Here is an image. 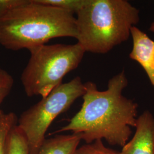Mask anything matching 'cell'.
<instances>
[{
	"mask_svg": "<svg viewBox=\"0 0 154 154\" xmlns=\"http://www.w3.org/2000/svg\"><path fill=\"white\" fill-rule=\"evenodd\" d=\"M6 154H30L28 140L18 125L13 127L8 134Z\"/></svg>",
	"mask_w": 154,
	"mask_h": 154,
	"instance_id": "9c48e42d",
	"label": "cell"
},
{
	"mask_svg": "<svg viewBox=\"0 0 154 154\" xmlns=\"http://www.w3.org/2000/svg\"><path fill=\"white\" fill-rule=\"evenodd\" d=\"M16 116L13 112L0 110V154H6V143L8 134L16 123Z\"/></svg>",
	"mask_w": 154,
	"mask_h": 154,
	"instance_id": "30bf717a",
	"label": "cell"
},
{
	"mask_svg": "<svg viewBox=\"0 0 154 154\" xmlns=\"http://www.w3.org/2000/svg\"><path fill=\"white\" fill-rule=\"evenodd\" d=\"M76 14L77 42L95 54L126 41L139 21V10L126 0H88Z\"/></svg>",
	"mask_w": 154,
	"mask_h": 154,
	"instance_id": "3957f363",
	"label": "cell"
},
{
	"mask_svg": "<svg viewBox=\"0 0 154 154\" xmlns=\"http://www.w3.org/2000/svg\"><path fill=\"white\" fill-rule=\"evenodd\" d=\"M149 30L152 32L154 33V22L151 25L150 28H149Z\"/></svg>",
	"mask_w": 154,
	"mask_h": 154,
	"instance_id": "9a60e30c",
	"label": "cell"
},
{
	"mask_svg": "<svg viewBox=\"0 0 154 154\" xmlns=\"http://www.w3.org/2000/svg\"><path fill=\"white\" fill-rule=\"evenodd\" d=\"M35 2L51 6L77 14L88 2V0H34Z\"/></svg>",
	"mask_w": 154,
	"mask_h": 154,
	"instance_id": "8fae6325",
	"label": "cell"
},
{
	"mask_svg": "<svg viewBox=\"0 0 154 154\" xmlns=\"http://www.w3.org/2000/svg\"><path fill=\"white\" fill-rule=\"evenodd\" d=\"M14 83L11 75L0 68V105L10 93Z\"/></svg>",
	"mask_w": 154,
	"mask_h": 154,
	"instance_id": "4fadbf2b",
	"label": "cell"
},
{
	"mask_svg": "<svg viewBox=\"0 0 154 154\" xmlns=\"http://www.w3.org/2000/svg\"><path fill=\"white\" fill-rule=\"evenodd\" d=\"M85 93L81 108L66 126L56 132L70 131L79 134L86 143L105 140L123 147L135 127L138 105L122 92L128 85L125 70L109 81L107 88L99 91L92 82L84 83Z\"/></svg>",
	"mask_w": 154,
	"mask_h": 154,
	"instance_id": "6da1fadb",
	"label": "cell"
},
{
	"mask_svg": "<svg viewBox=\"0 0 154 154\" xmlns=\"http://www.w3.org/2000/svg\"><path fill=\"white\" fill-rule=\"evenodd\" d=\"M81 140L80 135L74 133L45 139L38 154H74Z\"/></svg>",
	"mask_w": 154,
	"mask_h": 154,
	"instance_id": "ba28073f",
	"label": "cell"
},
{
	"mask_svg": "<svg viewBox=\"0 0 154 154\" xmlns=\"http://www.w3.org/2000/svg\"><path fill=\"white\" fill-rule=\"evenodd\" d=\"M30 57L21 75L29 97L48 96L62 83L63 77L77 69L86 51L75 44L41 45L29 50Z\"/></svg>",
	"mask_w": 154,
	"mask_h": 154,
	"instance_id": "277c9868",
	"label": "cell"
},
{
	"mask_svg": "<svg viewBox=\"0 0 154 154\" xmlns=\"http://www.w3.org/2000/svg\"><path fill=\"white\" fill-rule=\"evenodd\" d=\"M77 35L76 17L71 12L28 1L0 17V44L8 49L29 50L51 39Z\"/></svg>",
	"mask_w": 154,
	"mask_h": 154,
	"instance_id": "7a4b0ae2",
	"label": "cell"
},
{
	"mask_svg": "<svg viewBox=\"0 0 154 154\" xmlns=\"http://www.w3.org/2000/svg\"><path fill=\"white\" fill-rule=\"evenodd\" d=\"M132 139L118 154H154V116L145 111L138 116Z\"/></svg>",
	"mask_w": 154,
	"mask_h": 154,
	"instance_id": "8992f818",
	"label": "cell"
},
{
	"mask_svg": "<svg viewBox=\"0 0 154 154\" xmlns=\"http://www.w3.org/2000/svg\"><path fill=\"white\" fill-rule=\"evenodd\" d=\"M85 91L84 83L78 76L69 82L62 83L22 114L18 126L28 140L30 154H38L52 122L82 97Z\"/></svg>",
	"mask_w": 154,
	"mask_h": 154,
	"instance_id": "5b68a950",
	"label": "cell"
},
{
	"mask_svg": "<svg viewBox=\"0 0 154 154\" xmlns=\"http://www.w3.org/2000/svg\"><path fill=\"white\" fill-rule=\"evenodd\" d=\"M131 35L132 49L129 57L143 67L154 88V41L136 26L131 28Z\"/></svg>",
	"mask_w": 154,
	"mask_h": 154,
	"instance_id": "52a82bcc",
	"label": "cell"
},
{
	"mask_svg": "<svg viewBox=\"0 0 154 154\" xmlns=\"http://www.w3.org/2000/svg\"><path fill=\"white\" fill-rule=\"evenodd\" d=\"M118 152L106 147L102 140H98L78 148L74 154H118Z\"/></svg>",
	"mask_w": 154,
	"mask_h": 154,
	"instance_id": "7c38bea8",
	"label": "cell"
},
{
	"mask_svg": "<svg viewBox=\"0 0 154 154\" xmlns=\"http://www.w3.org/2000/svg\"><path fill=\"white\" fill-rule=\"evenodd\" d=\"M28 0H0V17L8 11L26 3Z\"/></svg>",
	"mask_w": 154,
	"mask_h": 154,
	"instance_id": "5bb4252c",
	"label": "cell"
}]
</instances>
